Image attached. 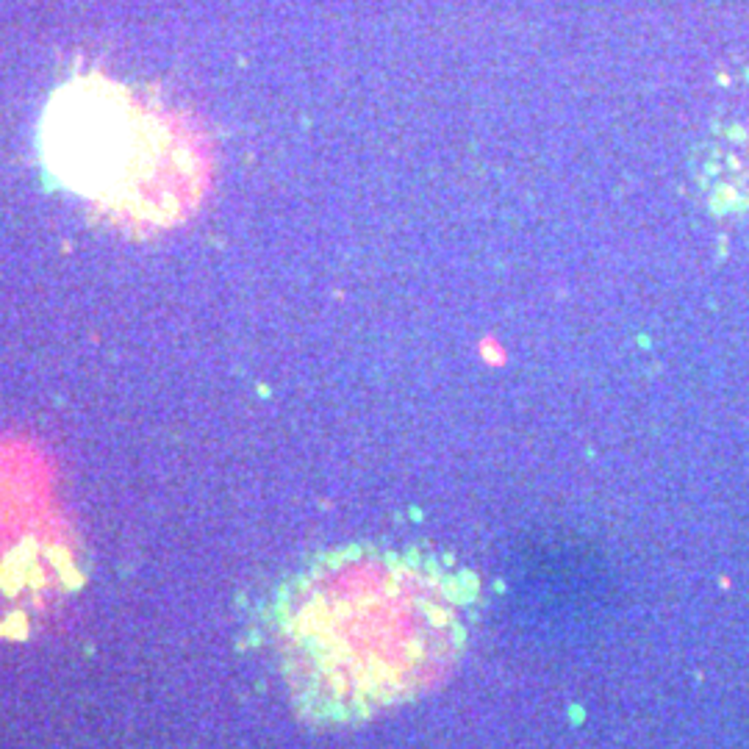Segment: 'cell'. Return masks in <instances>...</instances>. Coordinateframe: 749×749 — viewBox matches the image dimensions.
I'll return each mask as SVG.
<instances>
[{
    "instance_id": "cell-1",
    "label": "cell",
    "mask_w": 749,
    "mask_h": 749,
    "mask_svg": "<svg viewBox=\"0 0 749 749\" xmlns=\"http://www.w3.org/2000/svg\"><path fill=\"white\" fill-rule=\"evenodd\" d=\"M469 599L452 572L422 555H319L278 602V649L297 708L316 722H361L422 697L466 649Z\"/></svg>"
},
{
    "instance_id": "cell-2",
    "label": "cell",
    "mask_w": 749,
    "mask_h": 749,
    "mask_svg": "<svg viewBox=\"0 0 749 749\" xmlns=\"http://www.w3.org/2000/svg\"><path fill=\"white\" fill-rule=\"evenodd\" d=\"M39 159L58 186L128 231L183 222L209 186L194 125L153 92L97 73L76 76L47 97Z\"/></svg>"
}]
</instances>
